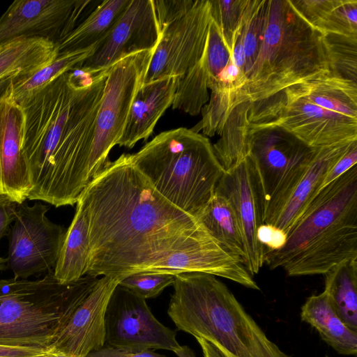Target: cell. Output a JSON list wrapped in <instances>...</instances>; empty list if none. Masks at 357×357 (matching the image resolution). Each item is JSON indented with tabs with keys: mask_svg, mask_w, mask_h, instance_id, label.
<instances>
[{
	"mask_svg": "<svg viewBox=\"0 0 357 357\" xmlns=\"http://www.w3.org/2000/svg\"><path fill=\"white\" fill-rule=\"evenodd\" d=\"M89 215L85 275L161 273L174 255L218 244L136 167L131 154L108 161L79 197Z\"/></svg>",
	"mask_w": 357,
	"mask_h": 357,
	"instance_id": "6da1fadb",
	"label": "cell"
},
{
	"mask_svg": "<svg viewBox=\"0 0 357 357\" xmlns=\"http://www.w3.org/2000/svg\"><path fill=\"white\" fill-rule=\"evenodd\" d=\"M109 69L93 75L68 71L20 104L31 181L27 199L73 206L89 184L96 117Z\"/></svg>",
	"mask_w": 357,
	"mask_h": 357,
	"instance_id": "7a4b0ae2",
	"label": "cell"
},
{
	"mask_svg": "<svg viewBox=\"0 0 357 357\" xmlns=\"http://www.w3.org/2000/svg\"><path fill=\"white\" fill-rule=\"evenodd\" d=\"M357 259V166L321 188L278 250L264 248V263L289 276L324 275Z\"/></svg>",
	"mask_w": 357,
	"mask_h": 357,
	"instance_id": "3957f363",
	"label": "cell"
},
{
	"mask_svg": "<svg viewBox=\"0 0 357 357\" xmlns=\"http://www.w3.org/2000/svg\"><path fill=\"white\" fill-rule=\"evenodd\" d=\"M167 314L177 329L204 338L225 357H289L216 276L175 275Z\"/></svg>",
	"mask_w": 357,
	"mask_h": 357,
	"instance_id": "277c9868",
	"label": "cell"
},
{
	"mask_svg": "<svg viewBox=\"0 0 357 357\" xmlns=\"http://www.w3.org/2000/svg\"><path fill=\"white\" fill-rule=\"evenodd\" d=\"M327 73L331 71L324 36L290 0H267L262 46L236 102H259Z\"/></svg>",
	"mask_w": 357,
	"mask_h": 357,
	"instance_id": "5b68a950",
	"label": "cell"
},
{
	"mask_svg": "<svg viewBox=\"0 0 357 357\" xmlns=\"http://www.w3.org/2000/svg\"><path fill=\"white\" fill-rule=\"evenodd\" d=\"M131 157L162 196L194 217L225 172L209 139L186 128L162 132Z\"/></svg>",
	"mask_w": 357,
	"mask_h": 357,
	"instance_id": "8992f818",
	"label": "cell"
},
{
	"mask_svg": "<svg viewBox=\"0 0 357 357\" xmlns=\"http://www.w3.org/2000/svg\"><path fill=\"white\" fill-rule=\"evenodd\" d=\"M98 278L62 284L51 271L41 278L0 279V345L49 349Z\"/></svg>",
	"mask_w": 357,
	"mask_h": 357,
	"instance_id": "52a82bcc",
	"label": "cell"
},
{
	"mask_svg": "<svg viewBox=\"0 0 357 357\" xmlns=\"http://www.w3.org/2000/svg\"><path fill=\"white\" fill-rule=\"evenodd\" d=\"M248 154L264 203V223L272 224L310 166L319 147H312L275 126L249 123Z\"/></svg>",
	"mask_w": 357,
	"mask_h": 357,
	"instance_id": "ba28073f",
	"label": "cell"
},
{
	"mask_svg": "<svg viewBox=\"0 0 357 357\" xmlns=\"http://www.w3.org/2000/svg\"><path fill=\"white\" fill-rule=\"evenodd\" d=\"M154 50L130 54L109 69L96 117L88 165L89 182L109 161L111 149L123 135L131 105L144 82Z\"/></svg>",
	"mask_w": 357,
	"mask_h": 357,
	"instance_id": "9c48e42d",
	"label": "cell"
},
{
	"mask_svg": "<svg viewBox=\"0 0 357 357\" xmlns=\"http://www.w3.org/2000/svg\"><path fill=\"white\" fill-rule=\"evenodd\" d=\"M249 123L275 126L312 147L357 139V119L323 109L284 91L250 104Z\"/></svg>",
	"mask_w": 357,
	"mask_h": 357,
	"instance_id": "30bf717a",
	"label": "cell"
},
{
	"mask_svg": "<svg viewBox=\"0 0 357 357\" xmlns=\"http://www.w3.org/2000/svg\"><path fill=\"white\" fill-rule=\"evenodd\" d=\"M50 206L36 202L17 204L8 234V268L16 279H27L53 271L66 230L46 216Z\"/></svg>",
	"mask_w": 357,
	"mask_h": 357,
	"instance_id": "8fae6325",
	"label": "cell"
},
{
	"mask_svg": "<svg viewBox=\"0 0 357 357\" xmlns=\"http://www.w3.org/2000/svg\"><path fill=\"white\" fill-rule=\"evenodd\" d=\"M105 346L142 351L179 346L174 331L153 315L145 299L118 284L107 306Z\"/></svg>",
	"mask_w": 357,
	"mask_h": 357,
	"instance_id": "7c38bea8",
	"label": "cell"
},
{
	"mask_svg": "<svg viewBox=\"0 0 357 357\" xmlns=\"http://www.w3.org/2000/svg\"><path fill=\"white\" fill-rule=\"evenodd\" d=\"M211 20L209 0H196L192 8L162 32L143 83L180 77L202 59Z\"/></svg>",
	"mask_w": 357,
	"mask_h": 357,
	"instance_id": "4fadbf2b",
	"label": "cell"
},
{
	"mask_svg": "<svg viewBox=\"0 0 357 357\" xmlns=\"http://www.w3.org/2000/svg\"><path fill=\"white\" fill-rule=\"evenodd\" d=\"M91 0H16L0 17V45L40 38L56 45L80 22Z\"/></svg>",
	"mask_w": 357,
	"mask_h": 357,
	"instance_id": "5bb4252c",
	"label": "cell"
},
{
	"mask_svg": "<svg viewBox=\"0 0 357 357\" xmlns=\"http://www.w3.org/2000/svg\"><path fill=\"white\" fill-rule=\"evenodd\" d=\"M215 191L224 196L237 219L245 250L244 266L253 275L264 264V246L257 237L264 223V203L253 162L248 154L235 167L225 171Z\"/></svg>",
	"mask_w": 357,
	"mask_h": 357,
	"instance_id": "9a60e30c",
	"label": "cell"
},
{
	"mask_svg": "<svg viewBox=\"0 0 357 357\" xmlns=\"http://www.w3.org/2000/svg\"><path fill=\"white\" fill-rule=\"evenodd\" d=\"M160 35L153 0H131L107 36L77 69L91 75L109 69L130 54L155 49Z\"/></svg>",
	"mask_w": 357,
	"mask_h": 357,
	"instance_id": "2e32d148",
	"label": "cell"
},
{
	"mask_svg": "<svg viewBox=\"0 0 357 357\" xmlns=\"http://www.w3.org/2000/svg\"><path fill=\"white\" fill-rule=\"evenodd\" d=\"M121 278L102 276L57 333L48 351L86 357L105 346V317L110 297Z\"/></svg>",
	"mask_w": 357,
	"mask_h": 357,
	"instance_id": "e0dca14e",
	"label": "cell"
},
{
	"mask_svg": "<svg viewBox=\"0 0 357 357\" xmlns=\"http://www.w3.org/2000/svg\"><path fill=\"white\" fill-rule=\"evenodd\" d=\"M24 114L10 86L0 100V195L17 204L31 190L29 165L22 149Z\"/></svg>",
	"mask_w": 357,
	"mask_h": 357,
	"instance_id": "ac0fdd59",
	"label": "cell"
},
{
	"mask_svg": "<svg viewBox=\"0 0 357 357\" xmlns=\"http://www.w3.org/2000/svg\"><path fill=\"white\" fill-rule=\"evenodd\" d=\"M178 80L176 77H167L141 85L117 145L132 149L139 141L149 139L159 119L172 106Z\"/></svg>",
	"mask_w": 357,
	"mask_h": 357,
	"instance_id": "d6986e66",
	"label": "cell"
},
{
	"mask_svg": "<svg viewBox=\"0 0 357 357\" xmlns=\"http://www.w3.org/2000/svg\"><path fill=\"white\" fill-rule=\"evenodd\" d=\"M356 141L357 139L344 141L319 147L307 171L271 225L287 234L293 225L321 190L329 169Z\"/></svg>",
	"mask_w": 357,
	"mask_h": 357,
	"instance_id": "ffe728a7",
	"label": "cell"
},
{
	"mask_svg": "<svg viewBox=\"0 0 357 357\" xmlns=\"http://www.w3.org/2000/svg\"><path fill=\"white\" fill-rule=\"evenodd\" d=\"M323 109L357 119V84L332 73L305 80L282 91Z\"/></svg>",
	"mask_w": 357,
	"mask_h": 357,
	"instance_id": "44dd1931",
	"label": "cell"
},
{
	"mask_svg": "<svg viewBox=\"0 0 357 357\" xmlns=\"http://www.w3.org/2000/svg\"><path fill=\"white\" fill-rule=\"evenodd\" d=\"M301 318L314 327L336 352L356 356L357 331L349 328L340 318L325 291L306 299L301 307Z\"/></svg>",
	"mask_w": 357,
	"mask_h": 357,
	"instance_id": "7402d4cb",
	"label": "cell"
},
{
	"mask_svg": "<svg viewBox=\"0 0 357 357\" xmlns=\"http://www.w3.org/2000/svg\"><path fill=\"white\" fill-rule=\"evenodd\" d=\"M89 215L79 199L73 219L67 229L56 266V279L62 284L78 280L85 275L89 257Z\"/></svg>",
	"mask_w": 357,
	"mask_h": 357,
	"instance_id": "603a6c76",
	"label": "cell"
},
{
	"mask_svg": "<svg viewBox=\"0 0 357 357\" xmlns=\"http://www.w3.org/2000/svg\"><path fill=\"white\" fill-rule=\"evenodd\" d=\"M298 14L322 35L357 36L356 0H290Z\"/></svg>",
	"mask_w": 357,
	"mask_h": 357,
	"instance_id": "cb8c5ba5",
	"label": "cell"
},
{
	"mask_svg": "<svg viewBox=\"0 0 357 357\" xmlns=\"http://www.w3.org/2000/svg\"><path fill=\"white\" fill-rule=\"evenodd\" d=\"M131 0L100 1L66 37L56 45L57 54L88 49L101 42Z\"/></svg>",
	"mask_w": 357,
	"mask_h": 357,
	"instance_id": "d4e9b609",
	"label": "cell"
},
{
	"mask_svg": "<svg viewBox=\"0 0 357 357\" xmlns=\"http://www.w3.org/2000/svg\"><path fill=\"white\" fill-rule=\"evenodd\" d=\"M195 218L224 250L244 265L245 250L241 231L234 211L224 196L215 191Z\"/></svg>",
	"mask_w": 357,
	"mask_h": 357,
	"instance_id": "484cf974",
	"label": "cell"
},
{
	"mask_svg": "<svg viewBox=\"0 0 357 357\" xmlns=\"http://www.w3.org/2000/svg\"><path fill=\"white\" fill-rule=\"evenodd\" d=\"M57 55L56 45L40 38H22L0 45V79L29 75Z\"/></svg>",
	"mask_w": 357,
	"mask_h": 357,
	"instance_id": "4316f807",
	"label": "cell"
},
{
	"mask_svg": "<svg viewBox=\"0 0 357 357\" xmlns=\"http://www.w3.org/2000/svg\"><path fill=\"white\" fill-rule=\"evenodd\" d=\"M324 275V291L333 308L349 328L357 331V259L338 264Z\"/></svg>",
	"mask_w": 357,
	"mask_h": 357,
	"instance_id": "83f0119b",
	"label": "cell"
},
{
	"mask_svg": "<svg viewBox=\"0 0 357 357\" xmlns=\"http://www.w3.org/2000/svg\"><path fill=\"white\" fill-rule=\"evenodd\" d=\"M96 45L76 52L57 54L55 58L33 73L13 77L10 84L13 98L20 104L63 73L77 69L93 54Z\"/></svg>",
	"mask_w": 357,
	"mask_h": 357,
	"instance_id": "f1b7e54d",
	"label": "cell"
},
{
	"mask_svg": "<svg viewBox=\"0 0 357 357\" xmlns=\"http://www.w3.org/2000/svg\"><path fill=\"white\" fill-rule=\"evenodd\" d=\"M250 101L236 105L228 114L220 138L213 145L215 154L225 171L235 167L248 154Z\"/></svg>",
	"mask_w": 357,
	"mask_h": 357,
	"instance_id": "f546056e",
	"label": "cell"
},
{
	"mask_svg": "<svg viewBox=\"0 0 357 357\" xmlns=\"http://www.w3.org/2000/svg\"><path fill=\"white\" fill-rule=\"evenodd\" d=\"M209 100L203 57L185 74L178 77L172 107L192 116L199 114Z\"/></svg>",
	"mask_w": 357,
	"mask_h": 357,
	"instance_id": "4dcf8cb0",
	"label": "cell"
},
{
	"mask_svg": "<svg viewBox=\"0 0 357 357\" xmlns=\"http://www.w3.org/2000/svg\"><path fill=\"white\" fill-rule=\"evenodd\" d=\"M210 13L231 53L233 46L244 24L251 0H213Z\"/></svg>",
	"mask_w": 357,
	"mask_h": 357,
	"instance_id": "1f68e13d",
	"label": "cell"
},
{
	"mask_svg": "<svg viewBox=\"0 0 357 357\" xmlns=\"http://www.w3.org/2000/svg\"><path fill=\"white\" fill-rule=\"evenodd\" d=\"M267 0H251L243 26V47L245 57V78L260 52L266 20Z\"/></svg>",
	"mask_w": 357,
	"mask_h": 357,
	"instance_id": "d6a6232c",
	"label": "cell"
},
{
	"mask_svg": "<svg viewBox=\"0 0 357 357\" xmlns=\"http://www.w3.org/2000/svg\"><path fill=\"white\" fill-rule=\"evenodd\" d=\"M323 36L331 73L356 82L357 36Z\"/></svg>",
	"mask_w": 357,
	"mask_h": 357,
	"instance_id": "836d02e7",
	"label": "cell"
},
{
	"mask_svg": "<svg viewBox=\"0 0 357 357\" xmlns=\"http://www.w3.org/2000/svg\"><path fill=\"white\" fill-rule=\"evenodd\" d=\"M231 53L227 47L217 24L211 19L203 62L208 89L215 83L218 77L229 64Z\"/></svg>",
	"mask_w": 357,
	"mask_h": 357,
	"instance_id": "e575fe53",
	"label": "cell"
},
{
	"mask_svg": "<svg viewBox=\"0 0 357 357\" xmlns=\"http://www.w3.org/2000/svg\"><path fill=\"white\" fill-rule=\"evenodd\" d=\"M174 277L171 274L138 273L122 278L119 284L146 300L158 296L172 285Z\"/></svg>",
	"mask_w": 357,
	"mask_h": 357,
	"instance_id": "d590c367",
	"label": "cell"
},
{
	"mask_svg": "<svg viewBox=\"0 0 357 357\" xmlns=\"http://www.w3.org/2000/svg\"><path fill=\"white\" fill-rule=\"evenodd\" d=\"M193 0H153L160 32L184 16L195 5Z\"/></svg>",
	"mask_w": 357,
	"mask_h": 357,
	"instance_id": "8d00e7d4",
	"label": "cell"
},
{
	"mask_svg": "<svg viewBox=\"0 0 357 357\" xmlns=\"http://www.w3.org/2000/svg\"><path fill=\"white\" fill-rule=\"evenodd\" d=\"M257 237L265 248L278 250L284 245L287 234L273 225L264 223L258 227Z\"/></svg>",
	"mask_w": 357,
	"mask_h": 357,
	"instance_id": "74e56055",
	"label": "cell"
},
{
	"mask_svg": "<svg viewBox=\"0 0 357 357\" xmlns=\"http://www.w3.org/2000/svg\"><path fill=\"white\" fill-rule=\"evenodd\" d=\"M357 163V141L337 160L327 173L321 188L348 171Z\"/></svg>",
	"mask_w": 357,
	"mask_h": 357,
	"instance_id": "f35d334b",
	"label": "cell"
},
{
	"mask_svg": "<svg viewBox=\"0 0 357 357\" xmlns=\"http://www.w3.org/2000/svg\"><path fill=\"white\" fill-rule=\"evenodd\" d=\"M86 357H165L152 350L135 351L104 346L91 351Z\"/></svg>",
	"mask_w": 357,
	"mask_h": 357,
	"instance_id": "ab89813d",
	"label": "cell"
},
{
	"mask_svg": "<svg viewBox=\"0 0 357 357\" xmlns=\"http://www.w3.org/2000/svg\"><path fill=\"white\" fill-rule=\"evenodd\" d=\"M17 205L6 196L0 195V241L9 234L10 225L15 220Z\"/></svg>",
	"mask_w": 357,
	"mask_h": 357,
	"instance_id": "60d3db41",
	"label": "cell"
},
{
	"mask_svg": "<svg viewBox=\"0 0 357 357\" xmlns=\"http://www.w3.org/2000/svg\"><path fill=\"white\" fill-rule=\"evenodd\" d=\"M47 352V349L41 347L0 345V357H36Z\"/></svg>",
	"mask_w": 357,
	"mask_h": 357,
	"instance_id": "b9f144b4",
	"label": "cell"
},
{
	"mask_svg": "<svg viewBox=\"0 0 357 357\" xmlns=\"http://www.w3.org/2000/svg\"><path fill=\"white\" fill-rule=\"evenodd\" d=\"M195 339L202 349L204 357H225L216 347L204 338L196 337Z\"/></svg>",
	"mask_w": 357,
	"mask_h": 357,
	"instance_id": "7bdbcfd3",
	"label": "cell"
},
{
	"mask_svg": "<svg viewBox=\"0 0 357 357\" xmlns=\"http://www.w3.org/2000/svg\"><path fill=\"white\" fill-rule=\"evenodd\" d=\"M173 352L178 357H196L194 351L187 345H180Z\"/></svg>",
	"mask_w": 357,
	"mask_h": 357,
	"instance_id": "ee69618b",
	"label": "cell"
},
{
	"mask_svg": "<svg viewBox=\"0 0 357 357\" xmlns=\"http://www.w3.org/2000/svg\"><path fill=\"white\" fill-rule=\"evenodd\" d=\"M13 77L11 76L0 79V100L8 90Z\"/></svg>",
	"mask_w": 357,
	"mask_h": 357,
	"instance_id": "f6af8a7d",
	"label": "cell"
},
{
	"mask_svg": "<svg viewBox=\"0 0 357 357\" xmlns=\"http://www.w3.org/2000/svg\"><path fill=\"white\" fill-rule=\"evenodd\" d=\"M8 268L7 258L0 257V271H6Z\"/></svg>",
	"mask_w": 357,
	"mask_h": 357,
	"instance_id": "bcb514c9",
	"label": "cell"
},
{
	"mask_svg": "<svg viewBox=\"0 0 357 357\" xmlns=\"http://www.w3.org/2000/svg\"><path fill=\"white\" fill-rule=\"evenodd\" d=\"M47 357H72L70 356L61 354V353H56V352H47Z\"/></svg>",
	"mask_w": 357,
	"mask_h": 357,
	"instance_id": "7dc6e473",
	"label": "cell"
},
{
	"mask_svg": "<svg viewBox=\"0 0 357 357\" xmlns=\"http://www.w3.org/2000/svg\"><path fill=\"white\" fill-rule=\"evenodd\" d=\"M36 357H47V354L44 356H36Z\"/></svg>",
	"mask_w": 357,
	"mask_h": 357,
	"instance_id": "c3c4849f",
	"label": "cell"
},
{
	"mask_svg": "<svg viewBox=\"0 0 357 357\" xmlns=\"http://www.w3.org/2000/svg\"><path fill=\"white\" fill-rule=\"evenodd\" d=\"M326 357H328V356H326Z\"/></svg>",
	"mask_w": 357,
	"mask_h": 357,
	"instance_id": "681fc988",
	"label": "cell"
}]
</instances>
